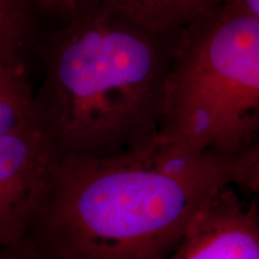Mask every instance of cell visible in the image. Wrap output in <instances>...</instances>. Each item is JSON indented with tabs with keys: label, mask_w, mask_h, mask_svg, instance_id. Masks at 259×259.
I'll return each mask as SVG.
<instances>
[{
	"label": "cell",
	"mask_w": 259,
	"mask_h": 259,
	"mask_svg": "<svg viewBox=\"0 0 259 259\" xmlns=\"http://www.w3.org/2000/svg\"><path fill=\"white\" fill-rule=\"evenodd\" d=\"M236 158L143 150L58 157L31 228L50 259H167L235 180Z\"/></svg>",
	"instance_id": "cell-1"
},
{
	"label": "cell",
	"mask_w": 259,
	"mask_h": 259,
	"mask_svg": "<svg viewBox=\"0 0 259 259\" xmlns=\"http://www.w3.org/2000/svg\"><path fill=\"white\" fill-rule=\"evenodd\" d=\"M174 37L99 3L48 35L35 109L58 157L143 150L157 141Z\"/></svg>",
	"instance_id": "cell-2"
},
{
	"label": "cell",
	"mask_w": 259,
	"mask_h": 259,
	"mask_svg": "<svg viewBox=\"0 0 259 259\" xmlns=\"http://www.w3.org/2000/svg\"><path fill=\"white\" fill-rule=\"evenodd\" d=\"M259 138V18L216 5L176 35L157 142L238 158Z\"/></svg>",
	"instance_id": "cell-3"
},
{
	"label": "cell",
	"mask_w": 259,
	"mask_h": 259,
	"mask_svg": "<svg viewBox=\"0 0 259 259\" xmlns=\"http://www.w3.org/2000/svg\"><path fill=\"white\" fill-rule=\"evenodd\" d=\"M56 158L38 124L0 137V248L29 236Z\"/></svg>",
	"instance_id": "cell-4"
},
{
	"label": "cell",
	"mask_w": 259,
	"mask_h": 259,
	"mask_svg": "<svg viewBox=\"0 0 259 259\" xmlns=\"http://www.w3.org/2000/svg\"><path fill=\"white\" fill-rule=\"evenodd\" d=\"M169 259H259V211L231 186L198 212Z\"/></svg>",
	"instance_id": "cell-5"
},
{
	"label": "cell",
	"mask_w": 259,
	"mask_h": 259,
	"mask_svg": "<svg viewBox=\"0 0 259 259\" xmlns=\"http://www.w3.org/2000/svg\"><path fill=\"white\" fill-rule=\"evenodd\" d=\"M99 4L144 30L174 36L221 3L216 0H99Z\"/></svg>",
	"instance_id": "cell-6"
},
{
	"label": "cell",
	"mask_w": 259,
	"mask_h": 259,
	"mask_svg": "<svg viewBox=\"0 0 259 259\" xmlns=\"http://www.w3.org/2000/svg\"><path fill=\"white\" fill-rule=\"evenodd\" d=\"M37 124L23 56L0 45V137Z\"/></svg>",
	"instance_id": "cell-7"
},
{
	"label": "cell",
	"mask_w": 259,
	"mask_h": 259,
	"mask_svg": "<svg viewBox=\"0 0 259 259\" xmlns=\"http://www.w3.org/2000/svg\"><path fill=\"white\" fill-rule=\"evenodd\" d=\"M34 31L31 8L25 0H0V45L23 56Z\"/></svg>",
	"instance_id": "cell-8"
},
{
	"label": "cell",
	"mask_w": 259,
	"mask_h": 259,
	"mask_svg": "<svg viewBox=\"0 0 259 259\" xmlns=\"http://www.w3.org/2000/svg\"><path fill=\"white\" fill-rule=\"evenodd\" d=\"M234 184L250 192H259V138L236 160Z\"/></svg>",
	"instance_id": "cell-9"
},
{
	"label": "cell",
	"mask_w": 259,
	"mask_h": 259,
	"mask_svg": "<svg viewBox=\"0 0 259 259\" xmlns=\"http://www.w3.org/2000/svg\"><path fill=\"white\" fill-rule=\"evenodd\" d=\"M0 259H50L29 238L21 244L0 248Z\"/></svg>",
	"instance_id": "cell-10"
},
{
	"label": "cell",
	"mask_w": 259,
	"mask_h": 259,
	"mask_svg": "<svg viewBox=\"0 0 259 259\" xmlns=\"http://www.w3.org/2000/svg\"><path fill=\"white\" fill-rule=\"evenodd\" d=\"M29 6L31 8L32 4H35L37 8H40L42 11L47 12L51 16H56L60 18L63 23L70 19L69 8H67L66 0H25Z\"/></svg>",
	"instance_id": "cell-11"
},
{
	"label": "cell",
	"mask_w": 259,
	"mask_h": 259,
	"mask_svg": "<svg viewBox=\"0 0 259 259\" xmlns=\"http://www.w3.org/2000/svg\"><path fill=\"white\" fill-rule=\"evenodd\" d=\"M67 8H69V14H70V19L73 17V16L80 14L84 10L89 9L90 6L95 5L99 3V0H66Z\"/></svg>",
	"instance_id": "cell-12"
},
{
	"label": "cell",
	"mask_w": 259,
	"mask_h": 259,
	"mask_svg": "<svg viewBox=\"0 0 259 259\" xmlns=\"http://www.w3.org/2000/svg\"><path fill=\"white\" fill-rule=\"evenodd\" d=\"M233 2L240 3L246 10H248L252 15L259 18V0H233Z\"/></svg>",
	"instance_id": "cell-13"
},
{
	"label": "cell",
	"mask_w": 259,
	"mask_h": 259,
	"mask_svg": "<svg viewBox=\"0 0 259 259\" xmlns=\"http://www.w3.org/2000/svg\"><path fill=\"white\" fill-rule=\"evenodd\" d=\"M219 3H225V2H233V0H216Z\"/></svg>",
	"instance_id": "cell-14"
}]
</instances>
